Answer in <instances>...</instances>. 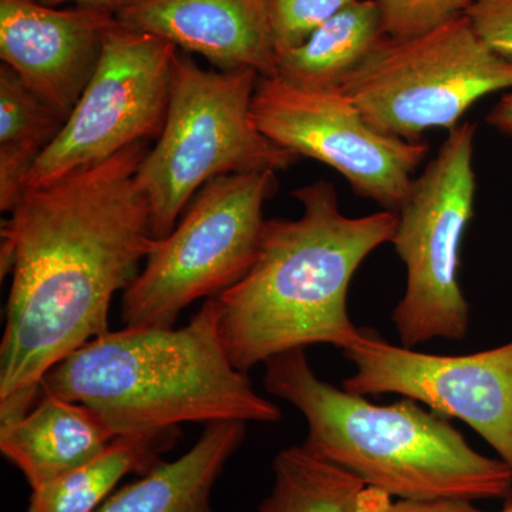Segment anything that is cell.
Instances as JSON below:
<instances>
[{
    "label": "cell",
    "instance_id": "cell-25",
    "mask_svg": "<svg viewBox=\"0 0 512 512\" xmlns=\"http://www.w3.org/2000/svg\"><path fill=\"white\" fill-rule=\"evenodd\" d=\"M36 2L45 6H52V8L53 6L63 5V3H74L79 8L109 10V12L117 15L121 9L126 8L134 0H36Z\"/></svg>",
    "mask_w": 512,
    "mask_h": 512
},
{
    "label": "cell",
    "instance_id": "cell-11",
    "mask_svg": "<svg viewBox=\"0 0 512 512\" xmlns=\"http://www.w3.org/2000/svg\"><path fill=\"white\" fill-rule=\"evenodd\" d=\"M343 355L355 366L340 386L346 392L397 394L463 421L512 473V340L470 355H433L362 329Z\"/></svg>",
    "mask_w": 512,
    "mask_h": 512
},
{
    "label": "cell",
    "instance_id": "cell-24",
    "mask_svg": "<svg viewBox=\"0 0 512 512\" xmlns=\"http://www.w3.org/2000/svg\"><path fill=\"white\" fill-rule=\"evenodd\" d=\"M488 126L512 140V90L504 94L487 116Z\"/></svg>",
    "mask_w": 512,
    "mask_h": 512
},
{
    "label": "cell",
    "instance_id": "cell-26",
    "mask_svg": "<svg viewBox=\"0 0 512 512\" xmlns=\"http://www.w3.org/2000/svg\"><path fill=\"white\" fill-rule=\"evenodd\" d=\"M500 512H512V500L507 501V504H505V507Z\"/></svg>",
    "mask_w": 512,
    "mask_h": 512
},
{
    "label": "cell",
    "instance_id": "cell-23",
    "mask_svg": "<svg viewBox=\"0 0 512 512\" xmlns=\"http://www.w3.org/2000/svg\"><path fill=\"white\" fill-rule=\"evenodd\" d=\"M363 512H484L466 500H397L390 495L366 488Z\"/></svg>",
    "mask_w": 512,
    "mask_h": 512
},
{
    "label": "cell",
    "instance_id": "cell-2",
    "mask_svg": "<svg viewBox=\"0 0 512 512\" xmlns=\"http://www.w3.org/2000/svg\"><path fill=\"white\" fill-rule=\"evenodd\" d=\"M298 220H266L254 264L217 296L220 335L232 365L249 372L311 345L348 349L362 329L350 320V282L367 256L392 242L399 215L348 217L329 181L298 188Z\"/></svg>",
    "mask_w": 512,
    "mask_h": 512
},
{
    "label": "cell",
    "instance_id": "cell-22",
    "mask_svg": "<svg viewBox=\"0 0 512 512\" xmlns=\"http://www.w3.org/2000/svg\"><path fill=\"white\" fill-rule=\"evenodd\" d=\"M466 15L491 49L512 60V0H474Z\"/></svg>",
    "mask_w": 512,
    "mask_h": 512
},
{
    "label": "cell",
    "instance_id": "cell-10",
    "mask_svg": "<svg viewBox=\"0 0 512 512\" xmlns=\"http://www.w3.org/2000/svg\"><path fill=\"white\" fill-rule=\"evenodd\" d=\"M251 116L269 140L329 165L386 211L400 210L430 150L377 131L342 90L299 89L279 77H259Z\"/></svg>",
    "mask_w": 512,
    "mask_h": 512
},
{
    "label": "cell",
    "instance_id": "cell-9",
    "mask_svg": "<svg viewBox=\"0 0 512 512\" xmlns=\"http://www.w3.org/2000/svg\"><path fill=\"white\" fill-rule=\"evenodd\" d=\"M177 50L168 40L117 22L104 39L92 80L25 187H45L133 144L158 140L167 120Z\"/></svg>",
    "mask_w": 512,
    "mask_h": 512
},
{
    "label": "cell",
    "instance_id": "cell-12",
    "mask_svg": "<svg viewBox=\"0 0 512 512\" xmlns=\"http://www.w3.org/2000/svg\"><path fill=\"white\" fill-rule=\"evenodd\" d=\"M109 10L55 9L36 0H0V57L62 119H69L100 62Z\"/></svg>",
    "mask_w": 512,
    "mask_h": 512
},
{
    "label": "cell",
    "instance_id": "cell-20",
    "mask_svg": "<svg viewBox=\"0 0 512 512\" xmlns=\"http://www.w3.org/2000/svg\"><path fill=\"white\" fill-rule=\"evenodd\" d=\"M356 0H266L276 59L302 46L329 19Z\"/></svg>",
    "mask_w": 512,
    "mask_h": 512
},
{
    "label": "cell",
    "instance_id": "cell-14",
    "mask_svg": "<svg viewBox=\"0 0 512 512\" xmlns=\"http://www.w3.org/2000/svg\"><path fill=\"white\" fill-rule=\"evenodd\" d=\"M114 439L93 409L49 392H40L25 416L0 426V450L32 490L83 466Z\"/></svg>",
    "mask_w": 512,
    "mask_h": 512
},
{
    "label": "cell",
    "instance_id": "cell-3",
    "mask_svg": "<svg viewBox=\"0 0 512 512\" xmlns=\"http://www.w3.org/2000/svg\"><path fill=\"white\" fill-rule=\"evenodd\" d=\"M220 312L215 296L184 328L109 330L57 363L40 392L90 407L116 437L184 423H276L281 409L232 365Z\"/></svg>",
    "mask_w": 512,
    "mask_h": 512
},
{
    "label": "cell",
    "instance_id": "cell-19",
    "mask_svg": "<svg viewBox=\"0 0 512 512\" xmlns=\"http://www.w3.org/2000/svg\"><path fill=\"white\" fill-rule=\"evenodd\" d=\"M274 485L258 512H363L366 485L302 446L279 451Z\"/></svg>",
    "mask_w": 512,
    "mask_h": 512
},
{
    "label": "cell",
    "instance_id": "cell-16",
    "mask_svg": "<svg viewBox=\"0 0 512 512\" xmlns=\"http://www.w3.org/2000/svg\"><path fill=\"white\" fill-rule=\"evenodd\" d=\"M384 36L377 0H356L302 46L276 59V77L306 90H340Z\"/></svg>",
    "mask_w": 512,
    "mask_h": 512
},
{
    "label": "cell",
    "instance_id": "cell-15",
    "mask_svg": "<svg viewBox=\"0 0 512 512\" xmlns=\"http://www.w3.org/2000/svg\"><path fill=\"white\" fill-rule=\"evenodd\" d=\"M247 423L217 421L174 461L161 460L138 480L114 491L96 512H215L212 490L247 437Z\"/></svg>",
    "mask_w": 512,
    "mask_h": 512
},
{
    "label": "cell",
    "instance_id": "cell-13",
    "mask_svg": "<svg viewBox=\"0 0 512 512\" xmlns=\"http://www.w3.org/2000/svg\"><path fill=\"white\" fill-rule=\"evenodd\" d=\"M116 18L124 28L204 56L221 72L276 77L266 0H134Z\"/></svg>",
    "mask_w": 512,
    "mask_h": 512
},
{
    "label": "cell",
    "instance_id": "cell-8",
    "mask_svg": "<svg viewBox=\"0 0 512 512\" xmlns=\"http://www.w3.org/2000/svg\"><path fill=\"white\" fill-rule=\"evenodd\" d=\"M476 133V124L468 121L448 131L397 211L392 244L406 268V289L392 322L406 348L434 339L457 342L468 332L470 308L458 265L476 201Z\"/></svg>",
    "mask_w": 512,
    "mask_h": 512
},
{
    "label": "cell",
    "instance_id": "cell-18",
    "mask_svg": "<svg viewBox=\"0 0 512 512\" xmlns=\"http://www.w3.org/2000/svg\"><path fill=\"white\" fill-rule=\"evenodd\" d=\"M62 119L23 83L8 64L0 67V210L12 212L26 177L63 130Z\"/></svg>",
    "mask_w": 512,
    "mask_h": 512
},
{
    "label": "cell",
    "instance_id": "cell-7",
    "mask_svg": "<svg viewBox=\"0 0 512 512\" xmlns=\"http://www.w3.org/2000/svg\"><path fill=\"white\" fill-rule=\"evenodd\" d=\"M340 90L380 133L421 141L433 128L453 130L488 94L510 92L512 60L463 15L410 39L384 35Z\"/></svg>",
    "mask_w": 512,
    "mask_h": 512
},
{
    "label": "cell",
    "instance_id": "cell-1",
    "mask_svg": "<svg viewBox=\"0 0 512 512\" xmlns=\"http://www.w3.org/2000/svg\"><path fill=\"white\" fill-rule=\"evenodd\" d=\"M146 141L45 187L26 188L3 222L12 275L0 343V426L25 416L47 373L109 332L114 295L156 244L136 174Z\"/></svg>",
    "mask_w": 512,
    "mask_h": 512
},
{
    "label": "cell",
    "instance_id": "cell-6",
    "mask_svg": "<svg viewBox=\"0 0 512 512\" xmlns=\"http://www.w3.org/2000/svg\"><path fill=\"white\" fill-rule=\"evenodd\" d=\"M276 190L275 171L224 175L205 184L123 292L124 325L174 328L191 303L215 298L244 278L258 254L265 201Z\"/></svg>",
    "mask_w": 512,
    "mask_h": 512
},
{
    "label": "cell",
    "instance_id": "cell-4",
    "mask_svg": "<svg viewBox=\"0 0 512 512\" xmlns=\"http://www.w3.org/2000/svg\"><path fill=\"white\" fill-rule=\"evenodd\" d=\"M266 392L308 423L302 447L400 500H512V473L474 450L447 417L412 399L375 404L323 382L305 349L266 360Z\"/></svg>",
    "mask_w": 512,
    "mask_h": 512
},
{
    "label": "cell",
    "instance_id": "cell-5",
    "mask_svg": "<svg viewBox=\"0 0 512 512\" xmlns=\"http://www.w3.org/2000/svg\"><path fill=\"white\" fill-rule=\"evenodd\" d=\"M252 69L212 72L187 52L174 57L170 104L163 133L138 167L156 239L173 231L192 198L224 175L286 170L298 157L256 128Z\"/></svg>",
    "mask_w": 512,
    "mask_h": 512
},
{
    "label": "cell",
    "instance_id": "cell-21",
    "mask_svg": "<svg viewBox=\"0 0 512 512\" xmlns=\"http://www.w3.org/2000/svg\"><path fill=\"white\" fill-rule=\"evenodd\" d=\"M474 0H377L382 28L392 39H410L466 15Z\"/></svg>",
    "mask_w": 512,
    "mask_h": 512
},
{
    "label": "cell",
    "instance_id": "cell-17",
    "mask_svg": "<svg viewBox=\"0 0 512 512\" xmlns=\"http://www.w3.org/2000/svg\"><path fill=\"white\" fill-rule=\"evenodd\" d=\"M180 429L116 437L99 456L32 490L26 512H96L124 477L146 474Z\"/></svg>",
    "mask_w": 512,
    "mask_h": 512
}]
</instances>
